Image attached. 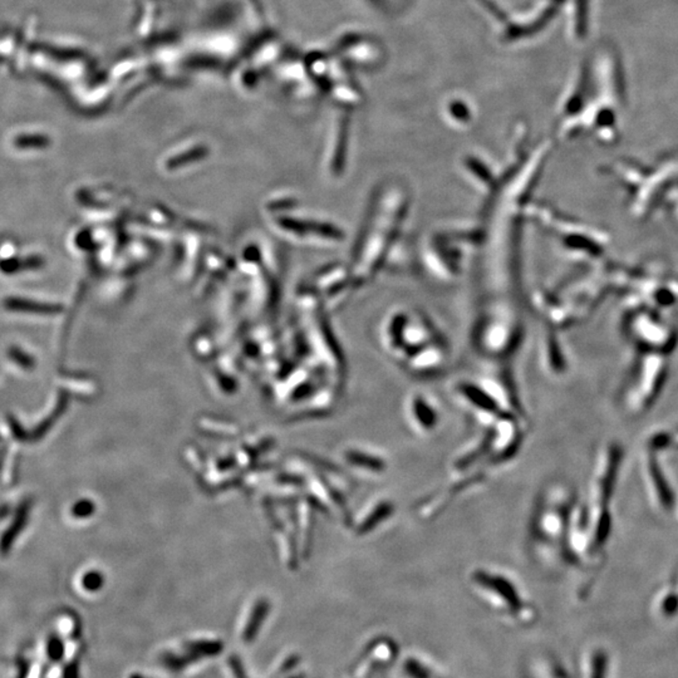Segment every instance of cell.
I'll list each match as a JSON object with an SVG mask.
<instances>
[{
  "instance_id": "obj_2",
  "label": "cell",
  "mask_w": 678,
  "mask_h": 678,
  "mask_svg": "<svg viewBox=\"0 0 678 678\" xmlns=\"http://www.w3.org/2000/svg\"><path fill=\"white\" fill-rule=\"evenodd\" d=\"M657 611L664 617L671 618L678 614V592L675 589H666L657 596Z\"/></svg>"
},
{
  "instance_id": "obj_1",
  "label": "cell",
  "mask_w": 678,
  "mask_h": 678,
  "mask_svg": "<svg viewBox=\"0 0 678 678\" xmlns=\"http://www.w3.org/2000/svg\"><path fill=\"white\" fill-rule=\"evenodd\" d=\"M647 472L649 474V481L651 487L653 490V494L656 495L657 499L659 500L661 507L664 509H670L673 505V495H672L670 486L666 483L662 471L657 466L655 461H649L647 466Z\"/></svg>"
},
{
  "instance_id": "obj_3",
  "label": "cell",
  "mask_w": 678,
  "mask_h": 678,
  "mask_svg": "<svg viewBox=\"0 0 678 678\" xmlns=\"http://www.w3.org/2000/svg\"><path fill=\"white\" fill-rule=\"evenodd\" d=\"M589 676L587 678H608V657L607 653L598 649L593 652V656L589 661Z\"/></svg>"
},
{
  "instance_id": "obj_4",
  "label": "cell",
  "mask_w": 678,
  "mask_h": 678,
  "mask_svg": "<svg viewBox=\"0 0 678 678\" xmlns=\"http://www.w3.org/2000/svg\"><path fill=\"white\" fill-rule=\"evenodd\" d=\"M649 446L652 450H664L666 448L678 446V431L671 433H657L649 441Z\"/></svg>"
},
{
  "instance_id": "obj_5",
  "label": "cell",
  "mask_w": 678,
  "mask_h": 678,
  "mask_svg": "<svg viewBox=\"0 0 678 678\" xmlns=\"http://www.w3.org/2000/svg\"><path fill=\"white\" fill-rule=\"evenodd\" d=\"M676 583H678V577H677V581H676ZM673 589H675V590H677V592H678V585H677V588H673Z\"/></svg>"
}]
</instances>
